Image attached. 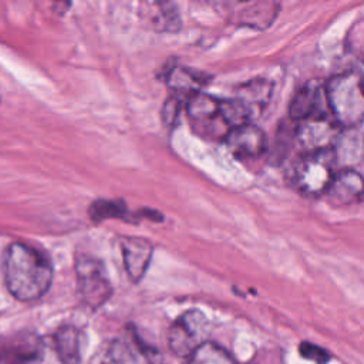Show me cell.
Segmentation results:
<instances>
[{
    "instance_id": "obj_11",
    "label": "cell",
    "mask_w": 364,
    "mask_h": 364,
    "mask_svg": "<svg viewBox=\"0 0 364 364\" xmlns=\"http://www.w3.org/2000/svg\"><path fill=\"white\" fill-rule=\"evenodd\" d=\"M324 105L327 107L324 85L310 81L296 91L289 105V117L291 121L300 122L314 115L327 114L328 111L324 109Z\"/></svg>"
},
{
    "instance_id": "obj_7",
    "label": "cell",
    "mask_w": 364,
    "mask_h": 364,
    "mask_svg": "<svg viewBox=\"0 0 364 364\" xmlns=\"http://www.w3.org/2000/svg\"><path fill=\"white\" fill-rule=\"evenodd\" d=\"M341 134V127L331 118L328 112L300 121L294 128L296 139L306 149V152L334 149Z\"/></svg>"
},
{
    "instance_id": "obj_2",
    "label": "cell",
    "mask_w": 364,
    "mask_h": 364,
    "mask_svg": "<svg viewBox=\"0 0 364 364\" xmlns=\"http://www.w3.org/2000/svg\"><path fill=\"white\" fill-rule=\"evenodd\" d=\"M324 95L331 118L343 131L364 122V75L355 70L338 73L324 84Z\"/></svg>"
},
{
    "instance_id": "obj_6",
    "label": "cell",
    "mask_w": 364,
    "mask_h": 364,
    "mask_svg": "<svg viewBox=\"0 0 364 364\" xmlns=\"http://www.w3.org/2000/svg\"><path fill=\"white\" fill-rule=\"evenodd\" d=\"M186 114L196 134L209 138H223L230 128L222 118L220 100L202 91L193 92L186 101Z\"/></svg>"
},
{
    "instance_id": "obj_15",
    "label": "cell",
    "mask_w": 364,
    "mask_h": 364,
    "mask_svg": "<svg viewBox=\"0 0 364 364\" xmlns=\"http://www.w3.org/2000/svg\"><path fill=\"white\" fill-rule=\"evenodd\" d=\"M55 353L63 364H77L81 357V334L75 327L65 326L53 336Z\"/></svg>"
},
{
    "instance_id": "obj_14",
    "label": "cell",
    "mask_w": 364,
    "mask_h": 364,
    "mask_svg": "<svg viewBox=\"0 0 364 364\" xmlns=\"http://www.w3.org/2000/svg\"><path fill=\"white\" fill-rule=\"evenodd\" d=\"M273 94V84L267 80H250L237 88L236 98L240 100L255 115L266 107Z\"/></svg>"
},
{
    "instance_id": "obj_17",
    "label": "cell",
    "mask_w": 364,
    "mask_h": 364,
    "mask_svg": "<svg viewBox=\"0 0 364 364\" xmlns=\"http://www.w3.org/2000/svg\"><path fill=\"white\" fill-rule=\"evenodd\" d=\"M188 364H237L223 347L206 341L196 348L188 358Z\"/></svg>"
},
{
    "instance_id": "obj_9",
    "label": "cell",
    "mask_w": 364,
    "mask_h": 364,
    "mask_svg": "<svg viewBox=\"0 0 364 364\" xmlns=\"http://www.w3.org/2000/svg\"><path fill=\"white\" fill-rule=\"evenodd\" d=\"M43 353V341L34 333L18 331L0 338V364H38Z\"/></svg>"
},
{
    "instance_id": "obj_12",
    "label": "cell",
    "mask_w": 364,
    "mask_h": 364,
    "mask_svg": "<svg viewBox=\"0 0 364 364\" xmlns=\"http://www.w3.org/2000/svg\"><path fill=\"white\" fill-rule=\"evenodd\" d=\"M324 196L336 206H348L360 202L364 196L363 175L350 168L336 172Z\"/></svg>"
},
{
    "instance_id": "obj_21",
    "label": "cell",
    "mask_w": 364,
    "mask_h": 364,
    "mask_svg": "<svg viewBox=\"0 0 364 364\" xmlns=\"http://www.w3.org/2000/svg\"><path fill=\"white\" fill-rule=\"evenodd\" d=\"M179 111H181L179 97H176V95L169 97L165 101L164 108H162V121H164V124L168 125V127H172L175 124V121L178 119Z\"/></svg>"
},
{
    "instance_id": "obj_10",
    "label": "cell",
    "mask_w": 364,
    "mask_h": 364,
    "mask_svg": "<svg viewBox=\"0 0 364 364\" xmlns=\"http://www.w3.org/2000/svg\"><path fill=\"white\" fill-rule=\"evenodd\" d=\"M228 149L239 159H255L267 151V136L253 124L232 128L225 136Z\"/></svg>"
},
{
    "instance_id": "obj_18",
    "label": "cell",
    "mask_w": 364,
    "mask_h": 364,
    "mask_svg": "<svg viewBox=\"0 0 364 364\" xmlns=\"http://www.w3.org/2000/svg\"><path fill=\"white\" fill-rule=\"evenodd\" d=\"M279 4L276 3H256L247 4V9L242 10L243 23L252 27L264 28L274 20Z\"/></svg>"
},
{
    "instance_id": "obj_16",
    "label": "cell",
    "mask_w": 364,
    "mask_h": 364,
    "mask_svg": "<svg viewBox=\"0 0 364 364\" xmlns=\"http://www.w3.org/2000/svg\"><path fill=\"white\" fill-rule=\"evenodd\" d=\"M151 9L145 10L148 21L154 28L161 31H173L179 27L178 10L172 3H152Z\"/></svg>"
},
{
    "instance_id": "obj_13",
    "label": "cell",
    "mask_w": 364,
    "mask_h": 364,
    "mask_svg": "<svg viewBox=\"0 0 364 364\" xmlns=\"http://www.w3.org/2000/svg\"><path fill=\"white\" fill-rule=\"evenodd\" d=\"M119 246L128 277L135 283L139 282L144 277L152 257L154 247L151 242L142 237L125 236L119 240Z\"/></svg>"
},
{
    "instance_id": "obj_22",
    "label": "cell",
    "mask_w": 364,
    "mask_h": 364,
    "mask_svg": "<svg viewBox=\"0 0 364 364\" xmlns=\"http://www.w3.org/2000/svg\"><path fill=\"white\" fill-rule=\"evenodd\" d=\"M94 212H91L94 219H102V218H112L121 215L119 206L114 202H95L92 206Z\"/></svg>"
},
{
    "instance_id": "obj_3",
    "label": "cell",
    "mask_w": 364,
    "mask_h": 364,
    "mask_svg": "<svg viewBox=\"0 0 364 364\" xmlns=\"http://www.w3.org/2000/svg\"><path fill=\"white\" fill-rule=\"evenodd\" d=\"M336 162L334 149L304 152L290 169L293 188L306 198L326 195L336 175Z\"/></svg>"
},
{
    "instance_id": "obj_5",
    "label": "cell",
    "mask_w": 364,
    "mask_h": 364,
    "mask_svg": "<svg viewBox=\"0 0 364 364\" xmlns=\"http://www.w3.org/2000/svg\"><path fill=\"white\" fill-rule=\"evenodd\" d=\"M209 323L199 310H189L179 316L168 330V347L172 354L189 358L191 354L206 343Z\"/></svg>"
},
{
    "instance_id": "obj_1",
    "label": "cell",
    "mask_w": 364,
    "mask_h": 364,
    "mask_svg": "<svg viewBox=\"0 0 364 364\" xmlns=\"http://www.w3.org/2000/svg\"><path fill=\"white\" fill-rule=\"evenodd\" d=\"M3 273L7 290L20 301L38 300L47 293L53 280L50 259L21 242H14L6 249Z\"/></svg>"
},
{
    "instance_id": "obj_4",
    "label": "cell",
    "mask_w": 364,
    "mask_h": 364,
    "mask_svg": "<svg viewBox=\"0 0 364 364\" xmlns=\"http://www.w3.org/2000/svg\"><path fill=\"white\" fill-rule=\"evenodd\" d=\"M74 269L77 290L84 304L91 309L101 307L112 293L111 282L104 264L90 255H81L77 256Z\"/></svg>"
},
{
    "instance_id": "obj_8",
    "label": "cell",
    "mask_w": 364,
    "mask_h": 364,
    "mask_svg": "<svg viewBox=\"0 0 364 364\" xmlns=\"http://www.w3.org/2000/svg\"><path fill=\"white\" fill-rule=\"evenodd\" d=\"M158 355L129 328L114 338L107 350L105 364H156Z\"/></svg>"
},
{
    "instance_id": "obj_20",
    "label": "cell",
    "mask_w": 364,
    "mask_h": 364,
    "mask_svg": "<svg viewBox=\"0 0 364 364\" xmlns=\"http://www.w3.org/2000/svg\"><path fill=\"white\" fill-rule=\"evenodd\" d=\"M299 351H300L301 357H304L306 360H310V361H313L316 364H326L330 360V355H328V353L324 348H321L320 346L307 343V341L300 344Z\"/></svg>"
},
{
    "instance_id": "obj_19",
    "label": "cell",
    "mask_w": 364,
    "mask_h": 364,
    "mask_svg": "<svg viewBox=\"0 0 364 364\" xmlns=\"http://www.w3.org/2000/svg\"><path fill=\"white\" fill-rule=\"evenodd\" d=\"M169 84L179 92H185L188 91L189 95L193 92H198V87L203 82L198 74L186 70V68H181V67H175L171 74H169Z\"/></svg>"
}]
</instances>
